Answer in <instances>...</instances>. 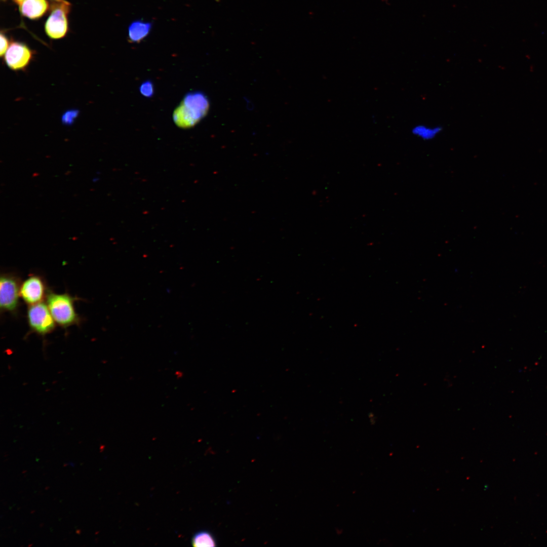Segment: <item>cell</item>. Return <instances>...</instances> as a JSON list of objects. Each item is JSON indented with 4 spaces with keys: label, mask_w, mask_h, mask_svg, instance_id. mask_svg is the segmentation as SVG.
Listing matches in <instances>:
<instances>
[{
    "label": "cell",
    "mask_w": 547,
    "mask_h": 547,
    "mask_svg": "<svg viewBox=\"0 0 547 547\" xmlns=\"http://www.w3.org/2000/svg\"><path fill=\"white\" fill-rule=\"evenodd\" d=\"M210 104L207 96L200 92L186 94L173 114L174 123L183 129L197 125L208 113Z\"/></svg>",
    "instance_id": "6da1fadb"
},
{
    "label": "cell",
    "mask_w": 547,
    "mask_h": 547,
    "mask_svg": "<svg viewBox=\"0 0 547 547\" xmlns=\"http://www.w3.org/2000/svg\"><path fill=\"white\" fill-rule=\"evenodd\" d=\"M46 303L55 322L63 327L79 324L80 318L74 305V298L67 293L48 292Z\"/></svg>",
    "instance_id": "7a4b0ae2"
},
{
    "label": "cell",
    "mask_w": 547,
    "mask_h": 547,
    "mask_svg": "<svg viewBox=\"0 0 547 547\" xmlns=\"http://www.w3.org/2000/svg\"><path fill=\"white\" fill-rule=\"evenodd\" d=\"M27 318L31 331L41 336L52 332L56 327L47 303L43 302L29 305Z\"/></svg>",
    "instance_id": "3957f363"
},
{
    "label": "cell",
    "mask_w": 547,
    "mask_h": 547,
    "mask_svg": "<svg viewBox=\"0 0 547 547\" xmlns=\"http://www.w3.org/2000/svg\"><path fill=\"white\" fill-rule=\"evenodd\" d=\"M69 6V3L62 0L57 1L52 6L45 26V31L49 37L59 39L66 35L68 30L67 16Z\"/></svg>",
    "instance_id": "277c9868"
},
{
    "label": "cell",
    "mask_w": 547,
    "mask_h": 547,
    "mask_svg": "<svg viewBox=\"0 0 547 547\" xmlns=\"http://www.w3.org/2000/svg\"><path fill=\"white\" fill-rule=\"evenodd\" d=\"M21 284L19 279L10 274L1 275L0 279V307L1 311L14 313L19 303Z\"/></svg>",
    "instance_id": "5b68a950"
},
{
    "label": "cell",
    "mask_w": 547,
    "mask_h": 547,
    "mask_svg": "<svg viewBox=\"0 0 547 547\" xmlns=\"http://www.w3.org/2000/svg\"><path fill=\"white\" fill-rule=\"evenodd\" d=\"M33 52L25 44L13 42L4 55L7 66L12 70H24L32 61Z\"/></svg>",
    "instance_id": "8992f818"
},
{
    "label": "cell",
    "mask_w": 547,
    "mask_h": 547,
    "mask_svg": "<svg viewBox=\"0 0 547 547\" xmlns=\"http://www.w3.org/2000/svg\"><path fill=\"white\" fill-rule=\"evenodd\" d=\"M46 286L39 276L32 275L21 284L20 295L28 305L43 302L47 296Z\"/></svg>",
    "instance_id": "52a82bcc"
},
{
    "label": "cell",
    "mask_w": 547,
    "mask_h": 547,
    "mask_svg": "<svg viewBox=\"0 0 547 547\" xmlns=\"http://www.w3.org/2000/svg\"><path fill=\"white\" fill-rule=\"evenodd\" d=\"M19 6L21 14L30 19L40 18L49 8V4L46 0H24Z\"/></svg>",
    "instance_id": "ba28073f"
},
{
    "label": "cell",
    "mask_w": 547,
    "mask_h": 547,
    "mask_svg": "<svg viewBox=\"0 0 547 547\" xmlns=\"http://www.w3.org/2000/svg\"><path fill=\"white\" fill-rule=\"evenodd\" d=\"M151 27L149 22L140 20L133 21L128 28L129 41L133 43H139L148 35Z\"/></svg>",
    "instance_id": "9c48e42d"
},
{
    "label": "cell",
    "mask_w": 547,
    "mask_h": 547,
    "mask_svg": "<svg viewBox=\"0 0 547 547\" xmlns=\"http://www.w3.org/2000/svg\"><path fill=\"white\" fill-rule=\"evenodd\" d=\"M441 126H429L424 124H417L411 129L412 134L423 141H431L436 138L442 131Z\"/></svg>",
    "instance_id": "30bf717a"
},
{
    "label": "cell",
    "mask_w": 547,
    "mask_h": 547,
    "mask_svg": "<svg viewBox=\"0 0 547 547\" xmlns=\"http://www.w3.org/2000/svg\"><path fill=\"white\" fill-rule=\"evenodd\" d=\"M191 543L193 546H215L217 545L216 539L209 531L202 530L196 533L192 537Z\"/></svg>",
    "instance_id": "8fae6325"
},
{
    "label": "cell",
    "mask_w": 547,
    "mask_h": 547,
    "mask_svg": "<svg viewBox=\"0 0 547 547\" xmlns=\"http://www.w3.org/2000/svg\"><path fill=\"white\" fill-rule=\"evenodd\" d=\"M79 114V111L77 109L68 110L62 115V122L64 125H71L77 118Z\"/></svg>",
    "instance_id": "7c38bea8"
},
{
    "label": "cell",
    "mask_w": 547,
    "mask_h": 547,
    "mask_svg": "<svg viewBox=\"0 0 547 547\" xmlns=\"http://www.w3.org/2000/svg\"><path fill=\"white\" fill-rule=\"evenodd\" d=\"M139 90L141 94L146 97H151L154 94V87L150 81L143 82L140 86Z\"/></svg>",
    "instance_id": "4fadbf2b"
},
{
    "label": "cell",
    "mask_w": 547,
    "mask_h": 547,
    "mask_svg": "<svg viewBox=\"0 0 547 547\" xmlns=\"http://www.w3.org/2000/svg\"><path fill=\"white\" fill-rule=\"evenodd\" d=\"M0 38H1L0 55H1V57H2L3 56V55H5V54L6 52H7L9 46L8 40L7 37H6V36L4 34H3V33H1Z\"/></svg>",
    "instance_id": "5bb4252c"
},
{
    "label": "cell",
    "mask_w": 547,
    "mask_h": 547,
    "mask_svg": "<svg viewBox=\"0 0 547 547\" xmlns=\"http://www.w3.org/2000/svg\"><path fill=\"white\" fill-rule=\"evenodd\" d=\"M14 1H15V2H16L17 3H18V4L19 5V4H21V3H22V2H23V1H24V0H14Z\"/></svg>",
    "instance_id": "9a60e30c"
},
{
    "label": "cell",
    "mask_w": 547,
    "mask_h": 547,
    "mask_svg": "<svg viewBox=\"0 0 547 547\" xmlns=\"http://www.w3.org/2000/svg\"><path fill=\"white\" fill-rule=\"evenodd\" d=\"M380 1H381V3H383L385 4H388L387 3V1H388L387 0H380Z\"/></svg>",
    "instance_id": "2e32d148"
},
{
    "label": "cell",
    "mask_w": 547,
    "mask_h": 547,
    "mask_svg": "<svg viewBox=\"0 0 547 547\" xmlns=\"http://www.w3.org/2000/svg\"><path fill=\"white\" fill-rule=\"evenodd\" d=\"M56 1H58V0H56Z\"/></svg>",
    "instance_id": "e0dca14e"
}]
</instances>
